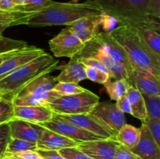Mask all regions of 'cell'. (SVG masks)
<instances>
[{
    "mask_svg": "<svg viewBox=\"0 0 160 159\" xmlns=\"http://www.w3.org/2000/svg\"><path fill=\"white\" fill-rule=\"evenodd\" d=\"M119 144L113 139H102L78 143L77 148L92 159H112Z\"/></svg>",
    "mask_w": 160,
    "mask_h": 159,
    "instance_id": "cell-11",
    "label": "cell"
},
{
    "mask_svg": "<svg viewBox=\"0 0 160 159\" xmlns=\"http://www.w3.org/2000/svg\"><path fill=\"white\" fill-rule=\"evenodd\" d=\"M109 34L124 50L133 67L148 70L160 79V57L147 46L134 28L118 25Z\"/></svg>",
    "mask_w": 160,
    "mask_h": 159,
    "instance_id": "cell-2",
    "label": "cell"
},
{
    "mask_svg": "<svg viewBox=\"0 0 160 159\" xmlns=\"http://www.w3.org/2000/svg\"><path fill=\"white\" fill-rule=\"evenodd\" d=\"M40 125L46 129L65 136L78 143L104 139L99 136L95 135L92 132L75 126L73 123H70V122L62 118L56 113L53 114L52 118L50 121L41 123Z\"/></svg>",
    "mask_w": 160,
    "mask_h": 159,
    "instance_id": "cell-7",
    "label": "cell"
},
{
    "mask_svg": "<svg viewBox=\"0 0 160 159\" xmlns=\"http://www.w3.org/2000/svg\"><path fill=\"white\" fill-rule=\"evenodd\" d=\"M148 118L160 119V95L142 94Z\"/></svg>",
    "mask_w": 160,
    "mask_h": 159,
    "instance_id": "cell-27",
    "label": "cell"
},
{
    "mask_svg": "<svg viewBox=\"0 0 160 159\" xmlns=\"http://www.w3.org/2000/svg\"><path fill=\"white\" fill-rule=\"evenodd\" d=\"M98 26H102L104 29L103 32L109 33L115 27L118 26V21L115 17L103 13L98 17Z\"/></svg>",
    "mask_w": 160,
    "mask_h": 159,
    "instance_id": "cell-34",
    "label": "cell"
},
{
    "mask_svg": "<svg viewBox=\"0 0 160 159\" xmlns=\"http://www.w3.org/2000/svg\"><path fill=\"white\" fill-rule=\"evenodd\" d=\"M92 40L108 55L121 64L128 71V74L131 71L133 66L124 50L116 41L109 33L98 31Z\"/></svg>",
    "mask_w": 160,
    "mask_h": 159,
    "instance_id": "cell-10",
    "label": "cell"
},
{
    "mask_svg": "<svg viewBox=\"0 0 160 159\" xmlns=\"http://www.w3.org/2000/svg\"><path fill=\"white\" fill-rule=\"evenodd\" d=\"M28 44L24 41L15 40L3 36L0 38V53L7 52L12 50L20 49L28 46Z\"/></svg>",
    "mask_w": 160,
    "mask_h": 159,
    "instance_id": "cell-30",
    "label": "cell"
},
{
    "mask_svg": "<svg viewBox=\"0 0 160 159\" xmlns=\"http://www.w3.org/2000/svg\"><path fill=\"white\" fill-rule=\"evenodd\" d=\"M37 150L38 147L36 143H32L21 139L11 138L5 153H17L28 151H36Z\"/></svg>",
    "mask_w": 160,
    "mask_h": 159,
    "instance_id": "cell-26",
    "label": "cell"
},
{
    "mask_svg": "<svg viewBox=\"0 0 160 159\" xmlns=\"http://www.w3.org/2000/svg\"><path fill=\"white\" fill-rule=\"evenodd\" d=\"M85 73L87 79L98 84H104L109 79H111L109 73L94 67L85 66Z\"/></svg>",
    "mask_w": 160,
    "mask_h": 159,
    "instance_id": "cell-32",
    "label": "cell"
},
{
    "mask_svg": "<svg viewBox=\"0 0 160 159\" xmlns=\"http://www.w3.org/2000/svg\"><path fill=\"white\" fill-rule=\"evenodd\" d=\"M148 15L154 18L160 19V0H151L148 7Z\"/></svg>",
    "mask_w": 160,
    "mask_h": 159,
    "instance_id": "cell-42",
    "label": "cell"
},
{
    "mask_svg": "<svg viewBox=\"0 0 160 159\" xmlns=\"http://www.w3.org/2000/svg\"><path fill=\"white\" fill-rule=\"evenodd\" d=\"M11 138L12 137L9 123H4L0 124V159L4 155Z\"/></svg>",
    "mask_w": 160,
    "mask_h": 159,
    "instance_id": "cell-33",
    "label": "cell"
},
{
    "mask_svg": "<svg viewBox=\"0 0 160 159\" xmlns=\"http://www.w3.org/2000/svg\"><path fill=\"white\" fill-rule=\"evenodd\" d=\"M142 123H145L148 126L153 138L160 146V119L147 117L146 119L142 121Z\"/></svg>",
    "mask_w": 160,
    "mask_h": 159,
    "instance_id": "cell-36",
    "label": "cell"
},
{
    "mask_svg": "<svg viewBox=\"0 0 160 159\" xmlns=\"http://www.w3.org/2000/svg\"><path fill=\"white\" fill-rule=\"evenodd\" d=\"M101 7L104 13L117 20L148 15L151 0H92ZM149 16V15H148Z\"/></svg>",
    "mask_w": 160,
    "mask_h": 159,
    "instance_id": "cell-5",
    "label": "cell"
},
{
    "mask_svg": "<svg viewBox=\"0 0 160 159\" xmlns=\"http://www.w3.org/2000/svg\"><path fill=\"white\" fill-rule=\"evenodd\" d=\"M37 152L40 155L41 159H66L57 151L37 150Z\"/></svg>",
    "mask_w": 160,
    "mask_h": 159,
    "instance_id": "cell-41",
    "label": "cell"
},
{
    "mask_svg": "<svg viewBox=\"0 0 160 159\" xmlns=\"http://www.w3.org/2000/svg\"><path fill=\"white\" fill-rule=\"evenodd\" d=\"M3 157L9 159H41L40 155L37 152V151H28L17 153H5Z\"/></svg>",
    "mask_w": 160,
    "mask_h": 159,
    "instance_id": "cell-37",
    "label": "cell"
},
{
    "mask_svg": "<svg viewBox=\"0 0 160 159\" xmlns=\"http://www.w3.org/2000/svg\"><path fill=\"white\" fill-rule=\"evenodd\" d=\"M35 12H21L15 10H0V22L8 23L12 26L17 25H25L28 18Z\"/></svg>",
    "mask_w": 160,
    "mask_h": 159,
    "instance_id": "cell-25",
    "label": "cell"
},
{
    "mask_svg": "<svg viewBox=\"0 0 160 159\" xmlns=\"http://www.w3.org/2000/svg\"><path fill=\"white\" fill-rule=\"evenodd\" d=\"M15 7L13 0H0V10H14Z\"/></svg>",
    "mask_w": 160,
    "mask_h": 159,
    "instance_id": "cell-43",
    "label": "cell"
},
{
    "mask_svg": "<svg viewBox=\"0 0 160 159\" xmlns=\"http://www.w3.org/2000/svg\"><path fill=\"white\" fill-rule=\"evenodd\" d=\"M104 13L98 4L92 0L81 3L59 2L52 1L38 12L33 14L25 25L30 26H69L79 19L98 17Z\"/></svg>",
    "mask_w": 160,
    "mask_h": 159,
    "instance_id": "cell-1",
    "label": "cell"
},
{
    "mask_svg": "<svg viewBox=\"0 0 160 159\" xmlns=\"http://www.w3.org/2000/svg\"><path fill=\"white\" fill-rule=\"evenodd\" d=\"M59 61L52 55L44 52L36 59L11 72L0 80L1 98L11 100L28 83L38 76L49 74L58 70Z\"/></svg>",
    "mask_w": 160,
    "mask_h": 159,
    "instance_id": "cell-3",
    "label": "cell"
},
{
    "mask_svg": "<svg viewBox=\"0 0 160 159\" xmlns=\"http://www.w3.org/2000/svg\"><path fill=\"white\" fill-rule=\"evenodd\" d=\"M117 102H116V106L118 108V109L120 111H121L123 113H131V104H130V101L128 100L127 95L121 97L120 98H119L118 100H117Z\"/></svg>",
    "mask_w": 160,
    "mask_h": 159,
    "instance_id": "cell-40",
    "label": "cell"
},
{
    "mask_svg": "<svg viewBox=\"0 0 160 159\" xmlns=\"http://www.w3.org/2000/svg\"><path fill=\"white\" fill-rule=\"evenodd\" d=\"M58 82L55 76H51L49 74L42 75V76H38L36 79L33 80L32 81L28 83L25 87H23L17 93V94L14 98L49 91V90H52L53 87Z\"/></svg>",
    "mask_w": 160,
    "mask_h": 159,
    "instance_id": "cell-20",
    "label": "cell"
},
{
    "mask_svg": "<svg viewBox=\"0 0 160 159\" xmlns=\"http://www.w3.org/2000/svg\"><path fill=\"white\" fill-rule=\"evenodd\" d=\"M60 94L53 90L35 94H30L23 97H16L12 100L13 105H47Z\"/></svg>",
    "mask_w": 160,
    "mask_h": 159,
    "instance_id": "cell-21",
    "label": "cell"
},
{
    "mask_svg": "<svg viewBox=\"0 0 160 159\" xmlns=\"http://www.w3.org/2000/svg\"><path fill=\"white\" fill-rule=\"evenodd\" d=\"M13 107L11 100L0 98V124L8 123L13 118Z\"/></svg>",
    "mask_w": 160,
    "mask_h": 159,
    "instance_id": "cell-31",
    "label": "cell"
},
{
    "mask_svg": "<svg viewBox=\"0 0 160 159\" xmlns=\"http://www.w3.org/2000/svg\"><path fill=\"white\" fill-rule=\"evenodd\" d=\"M36 143L38 150L58 151L63 148L77 147L78 143L65 136L45 128Z\"/></svg>",
    "mask_w": 160,
    "mask_h": 159,
    "instance_id": "cell-17",
    "label": "cell"
},
{
    "mask_svg": "<svg viewBox=\"0 0 160 159\" xmlns=\"http://www.w3.org/2000/svg\"><path fill=\"white\" fill-rule=\"evenodd\" d=\"M9 26H12V24L8 23H2V22H0V38L3 37L2 34L5 31V30L6 28L9 27Z\"/></svg>",
    "mask_w": 160,
    "mask_h": 159,
    "instance_id": "cell-45",
    "label": "cell"
},
{
    "mask_svg": "<svg viewBox=\"0 0 160 159\" xmlns=\"http://www.w3.org/2000/svg\"><path fill=\"white\" fill-rule=\"evenodd\" d=\"M20 49H21V48H20V49L12 50V51H7V52L0 53V65H1L2 64L3 62H5V61L7 60L8 59H9L10 57L13 56L14 55L17 54V53L18 52V51H20Z\"/></svg>",
    "mask_w": 160,
    "mask_h": 159,
    "instance_id": "cell-44",
    "label": "cell"
},
{
    "mask_svg": "<svg viewBox=\"0 0 160 159\" xmlns=\"http://www.w3.org/2000/svg\"><path fill=\"white\" fill-rule=\"evenodd\" d=\"M78 60L79 62H81L83 65H84L85 66H91L94 67V68L98 69L100 70H102V71L108 73L107 70L105 67V65L100 62L99 60H98L97 59L94 57H81L78 58Z\"/></svg>",
    "mask_w": 160,
    "mask_h": 159,
    "instance_id": "cell-39",
    "label": "cell"
},
{
    "mask_svg": "<svg viewBox=\"0 0 160 159\" xmlns=\"http://www.w3.org/2000/svg\"><path fill=\"white\" fill-rule=\"evenodd\" d=\"M52 90L60 94L61 96H66V95H71L84 92L85 90H87V89L84 88L78 85V84H74V83L58 82L53 87Z\"/></svg>",
    "mask_w": 160,
    "mask_h": 159,
    "instance_id": "cell-28",
    "label": "cell"
},
{
    "mask_svg": "<svg viewBox=\"0 0 160 159\" xmlns=\"http://www.w3.org/2000/svg\"><path fill=\"white\" fill-rule=\"evenodd\" d=\"M1 159H9V158H7V157H2Z\"/></svg>",
    "mask_w": 160,
    "mask_h": 159,
    "instance_id": "cell-48",
    "label": "cell"
},
{
    "mask_svg": "<svg viewBox=\"0 0 160 159\" xmlns=\"http://www.w3.org/2000/svg\"><path fill=\"white\" fill-rule=\"evenodd\" d=\"M13 1H14V3H15L16 6H20L26 4L28 0H13Z\"/></svg>",
    "mask_w": 160,
    "mask_h": 159,
    "instance_id": "cell-46",
    "label": "cell"
},
{
    "mask_svg": "<svg viewBox=\"0 0 160 159\" xmlns=\"http://www.w3.org/2000/svg\"><path fill=\"white\" fill-rule=\"evenodd\" d=\"M98 102L99 97L87 90L79 94L61 96L46 106L56 114L78 115L90 113Z\"/></svg>",
    "mask_w": 160,
    "mask_h": 159,
    "instance_id": "cell-4",
    "label": "cell"
},
{
    "mask_svg": "<svg viewBox=\"0 0 160 159\" xmlns=\"http://www.w3.org/2000/svg\"><path fill=\"white\" fill-rule=\"evenodd\" d=\"M140 137V129L129 124H124L116 134L115 140L128 149L137 145Z\"/></svg>",
    "mask_w": 160,
    "mask_h": 159,
    "instance_id": "cell-23",
    "label": "cell"
},
{
    "mask_svg": "<svg viewBox=\"0 0 160 159\" xmlns=\"http://www.w3.org/2000/svg\"><path fill=\"white\" fill-rule=\"evenodd\" d=\"M63 119L73 123L75 126L92 132L104 139L115 140L116 133L108 127L104 123L92 113L78 114V115H59Z\"/></svg>",
    "mask_w": 160,
    "mask_h": 159,
    "instance_id": "cell-8",
    "label": "cell"
},
{
    "mask_svg": "<svg viewBox=\"0 0 160 159\" xmlns=\"http://www.w3.org/2000/svg\"><path fill=\"white\" fill-rule=\"evenodd\" d=\"M131 151L140 159H160V146L145 123H142L140 128V137L137 145Z\"/></svg>",
    "mask_w": 160,
    "mask_h": 159,
    "instance_id": "cell-14",
    "label": "cell"
},
{
    "mask_svg": "<svg viewBox=\"0 0 160 159\" xmlns=\"http://www.w3.org/2000/svg\"><path fill=\"white\" fill-rule=\"evenodd\" d=\"M104 86L110 99L117 101L121 97L126 95L130 84L127 80H116L115 81H111L109 79L107 82L105 83Z\"/></svg>",
    "mask_w": 160,
    "mask_h": 159,
    "instance_id": "cell-24",
    "label": "cell"
},
{
    "mask_svg": "<svg viewBox=\"0 0 160 159\" xmlns=\"http://www.w3.org/2000/svg\"><path fill=\"white\" fill-rule=\"evenodd\" d=\"M0 98H1V95H0Z\"/></svg>",
    "mask_w": 160,
    "mask_h": 159,
    "instance_id": "cell-49",
    "label": "cell"
},
{
    "mask_svg": "<svg viewBox=\"0 0 160 159\" xmlns=\"http://www.w3.org/2000/svg\"><path fill=\"white\" fill-rule=\"evenodd\" d=\"M127 80L142 94L160 95V79L148 70L133 67Z\"/></svg>",
    "mask_w": 160,
    "mask_h": 159,
    "instance_id": "cell-9",
    "label": "cell"
},
{
    "mask_svg": "<svg viewBox=\"0 0 160 159\" xmlns=\"http://www.w3.org/2000/svg\"><path fill=\"white\" fill-rule=\"evenodd\" d=\"M58 152L66 159H92L87 154L80 151L77 147H67L58 151Z\"/></svg>",
    "mask_w": 160,
    "mask_h": 159,
    "instance_id": "cell-35",
    "label": "cell"
},
{
    "mask_svg": "<svg viewBox=\"0 0 160 159\" xmlns=\"http://www.w3.org/2000/svg\"><path fill=\"white\" fill-rule=\"evenodd\" d=\"M45 51L42 48L34 45H28L21 48L17 54L8 59L0 65V80L19 67L38 58Z\"/></svg>",
    "mask_w": 160,
    "mask_h": 159,
    "instance_id": "cell-13",
    "label": "cell"
},
{
    "mask_svg": "<svg viewBox=\"0 0 160 159\" xmlns=\"http://www.w3.org/2000/svg\"><path fill=\"white\" fill-rule=\"evenodd\" d=\"M52 0H28L23 6H16L14 10L21 12H37L48 6Z\"/></svg>",
    "mask_w": 160,
    "mask_h": 159,
    "instance_id": "cell-29",
    "label": "cell"
},
{
    "mask_svg": "<svg viewBox=\"0 0 160 159\" xmlns=\"http://www.w3.org/2000/svg\"><path fill=\"white\" fill-rule=\"evenodd\" d=\"M98 17L99 16L79 19L69 25L68 27L83 43L85 44L92 40L98 31Z\"/></svg>",
    "mask_w": 160,
    "mask_h": 159,
    "instance_id": "cell-18",
    "label": "cell"
},
{
    "mask_svg": "<svg viewBox=\"0 0 160 159\" xmlns=\"http://www.w3.org/2000/svg\"><path fill=\"white\" fill-rule=\"evenodd\" d=\"M48 45L55 57L72 59L80 55L85 44L83 43L67 26L52 37L48 41Z\"/></svg>",
    "mask_w": 160,
    "mask_h": 159,
    "instance_id": "cell-6",
    "label": "cell"
},
{
    "mask_svg": "<svg viewBox=\"0 0 160 159\" xmlns=\"http://www.w3.org/2000/svg\"><path fill=\"white\" fill-rule=\"evenodd\" d=\"M112 159H140L137 155L131 152L130 149L122 144H119L116 154Z\"/></svg>",
    "mask_w": 160,
    "mask_h": 159,
    "instance_id": "cell-38",
    "label": "cell"
},
{
    "mask_svg": "<svg viewBox=\"0 0 160 159\" xmlns=\"http://www.w3.org/2000/svg\"><path fill=\"white\" fill-rule=\"evenodd\" d=\"M12 138L21 139L27 141L37 143L45 127L38 123H31L20 118H12L8 122Z\"/></svg>",
    "mask_w": 160,
    "mask_h": 159,
    "instance_id": "cell-15",
    "label": "cell"
},
{
    "mask_svg": "<svg viewBox=\"0 0 160 159\" xmlns=\"http://www.w3.org/2000/svg\"><path fill=\"white\" fill-rule=\"evenodd\" d=\"M78 1H79V0H72V2H73V3H77V2H78Z\"/></svg>",
    "mask_w": 160,
    "mask_h": 159,
    "instance_id": "cell-47",
    "label": "cell"
},
{
    "mask_svg": "<svg viewBox=\"0 0 160 159\" xmlns=\"http://www.w3.org/2000/svg\"><path fill=\"white\" fill-rule=\"evenodd\" d=\"M54 112L46 105H14L13 117L34 123H46L52 118Z\"/></svg>",
    "mask_w": 160,
    "mask_h": 159,
    "instance_id": "cell-16",
    "label": "cell"
},
{
    "mask_svg": "<svg viewBox=\"0 0 160 159\" xmlns=\"http://www.w3.org/2000/svg\"><path fill=\"white\" fill-rule=\"evenodd\" d=\"M126 95L131 104V115L140 119L142 122L146 119L148 115H147L146 108H145V101H144L142 94L135 87L130 85Z\"/></svg>",
    "mask_w": 160,
    "mask_h": 159,
    "instance_id": "cell-22",
    "label": "cell"
},
{
    "mask_svg": "<svg viewBox=\"0 0 160 159\" xmlns=\"http://www.w3.org/2000/svg\"><path fill=\"white\" fill-rule=\"evenodd\" d=\"M57 82H67L79 84L87 79L85 65H83L77 57L70 59V62L62 68L61 73L56 76Z\"/></svg>",
    "mask_w": 160,
    "mask_h": 159,
    "instance_id": "cell-19",
    "label": "cell"
},
{
    "mask_svg": "<svg viewBox=\"0 0 160 159\" xmlns=\"http://www.w3.org/2000/svg\"><path fill=\"white\" fill-rule=\"evenodd\" d=\"M90 113L99 118L116 134L123 125L126 124L124 113L110 101L98 102Z\"/></svg>",
    "mask_w": 160,
    "mask_h": 159,
    "instance_id": "cell-12",
    "label": "cell"
}]
</instances>
